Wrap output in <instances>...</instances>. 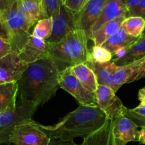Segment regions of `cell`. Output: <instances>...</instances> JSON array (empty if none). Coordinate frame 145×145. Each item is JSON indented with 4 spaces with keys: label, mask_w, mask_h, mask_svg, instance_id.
<instances>
[{
    "label": "cell",
    "mask_w": 145,
    "mask_h": 145,
    "mask_svg": "<svg viewBox=\"0 0 145 145\" xmlns=\"http://www.w3.org/2000/svg\"><path fill=\"white\" fill-rule=\"evenodd\" d=\"M42 2L47 18L57 15L63 5L62 0H42Z\"/></svg>",
    "instance_id": "4316f807"
},
{
    "label": "cell",
    "mask_w": 145,
    "mask_h": 145,
    "mask_svg": "<svg viewBox=\"0 0 145 145\" xmlns=\"http://www.w3.org/2000/svg\"><path fill=\"white\" fill-rule=\"evenodd\" d=\"M138 142L142 144H145V127H141L139 130Z\"/></svg>",
    "instance_id": "f35d334b"
},
{
    "label": "cell",
    "mask_w": 145,
    "mask_h": 145,
    "mask_svg": "<svg viewBox=\"0 0 145 145\" xmlns=\"http://www.w3.org/2000/svg\"><path fill=\"white\" fill-rule=\"evenodd\" d=\"M89 40L84 31L74 30L59 42L48 43V57L56 64L60 71L68 67L86 63L90 59Z\"/></svg>",
    "instance_id": "3957f363"
},
{
    "label": "cell",
    "mask_w": 145,
    "mask_h": 145,
    "mask_svg": "<svg viewBox=\"0 0 145 145\" xmlns=\"http://www.w3.org/2000/svg\"><path fill=\"white\" fill-rule=\"evenodd\" d=\"M1 145H13V144H1Z\"/></svg>",
    "instance_id": "60d3db41"
},
{
    "label": "cell",
    "mask_w": 145,
    "mask_h": 145,
    "mask_svg": "<svg viewBox=\"0 0 145 145\" xmlns=\"http://www.w3.org/2000/svg\"><path fill=\"white\" fill-rule=\"evenodd\" d=\"M0 38L11 42V35L5 23L0 17Z\"/></svg>",
    "instance_id": "1f68e13d"
},
{
    "label": "cell",
    "mask_w": 145,
    "mask_h": 145,
    "mask_svg": "<svg viewBox=\"0 0 145 145\" xmlns=\"http://www.w3.org/2000/svg\"><path fill=\"white\" fill-rule=\"evenodd\" d=\"M60 72L49 57L29 64L18 83V101L39 107L50 100L60 88Z\"/></svg>",
    "instance_id": "6da1fadb"
},
{
    "label": "cell",
    "mask_w": 145,
    "mask_h": 145,
    "mask_svg": "<svg viewBox=\"0 0 145 145\" xmlns=\"http://www.w3.org/2000/svg\"><path fill=\"white\" fill-rule=\"evenodd\" d=\"M130 16H139L145 18V0H140L132 9L127 11L126 17Z\"/></svg>",
    "instance_id": "83f0119b"
},
{
    "label": "cell",
    "mask_w": 145,
    "mask_h": 145,
    "mask_svg": "<svg viewBox=\"0 0 145 145\" xmlns=\"http://www.w3.org/2000/svg\"><path fill=\"white\" fill-rule=\"evenodd\" d=\"M48 145H79L75 143L73 140H62L50 137L49 144ZM81 145V144H80Z\"/></svg>",
    "instance_id": "d6a6232c"
},
{
    "label": "cell",
    "mask_w": 145,
    "mask_h": 145,
    "mask_svg": "<svg viewBox=\"0 0 145 145\" xmlns=\"http://www.w3.org/2000/svg\"><path fill=\"white\" fill-rule=\"evenodd\" d=\"M133 112H135L137 114L140 115V116L145 117V106L143 105H139L137 107H135V108L131 109Z\"/></svg>",
    "instance_id": "8d00e7d4"
},
{
    "label": "cell",
    "mask_w": 145,
    "mask_h": 145,
    "mask_svg": "<svg viewBox=\"0 0 145 145\" xmlns=\"http://www.w3.org/2000/svg\"><path fill=\"white\" fill-rule=\"evenodd\" d=\"M96 99L97 106L104 112L108 119L113 120L124 115L126 107L123 106L113 89L109 86L99 84L96 91Z\"/></svg>",
    "instance_id": "ba28073f"
},
{
    "label": "cell",
    "mask_w": 145,
    "mask_h": 145,
    "mask_svg": "<svg viewBox=\"0 0 145 145\" xmlns=\"http://www.w3.org/2000/svg\"><path fill=\"white\" fill-rule=\"evenodd\" d=\"M124 115L130 119H131L139 127H145V117L137 114L135 112H133L131 109H129L127 108H125V109Z\"/></svg>",
    "instance_id": "f1b7e54d"
},
{
    "label": "cell",
    "mask_w": 145,
    "mask_h": 145,
    "mask_svg": "<svg viewBox=\"0 0 145 145\" xmlns=\"http://www.w3.org/2000/svg\"><path fill=\"white\" fill-rule=\"evenodd\" d=\"M12 51V45L8 40L0 38V59L8 55Z\"/></svg>",
    "instance_id": "4dcf8cb0"
},
{
    "label": "cell",
    "mask_w": 145,
    "mask_h": 145,
    "mask_svg": "<svg viewBox=\"0 0 145 145\" xmlns=\"http://www.w3.org/2000/svg\"><path fill=\"white\" fill-rule=\"evenodd\" d=\"M137 39L129 35L121 28L115 35L110 37L101 46L108 50L113 56H116L120 51L131 45Z\"/></svg>",
    "instance_id": "7402d4cb"
},
{
    "label": "cell",
    "mask_w": 145,
    "mask_h": 145,
    "mask_svg": "<svg viewBox=\"0 0 145 145\" xmlns=\"http://www.w3.org/2000/svg\"><path fill=\"white\" fill-rule=\"evenodd\" d=\"M143 78H145V57L141 59L140 72H139L137 80H140V79H143Z\"/></svg>",
    "instance_id": "d590c367"
},
{
    "label": "cell",
    "mask_w": 145,
    "mask_h": 145,
    "mask_svg": "<svg viewBox=\"0 0 145 145\" xmlns=\"http://www.w3.org/2000/svg\"><path fill=\"white\" fill-rule=\"evenodd\" d=\"M50 137L33 119L21 122L14 128L9 138L13 145H48Z\"/></svg>",
    "instance_id": "8992f818"
},
{
    "label": "cell",
    "mask_w": 145,
    "mask_h": 145,
    "mask_svg": "<svg viewBox=\"0 0 145 145\" xmlns=\"http://www.w3.org/2000/svg\"><path fill=\"white\" fill-rule=\"evenodd\" d=\"M52 25L53 21L52 17L40 20L35 24L32 35L38 38L47 40L52 33Z\"/></svg>",
    "instance_id": "d4e9b609"
},
{
    "label": "cell",
    "mask_w": 145,
    "mask_h": 145,
    "mask_svg": "<svg viewBox=\"0 0 145 145\" xmlns=\"http://www.w3.org/2000/svg\"><path fill=\"white\" fill-rule=\"evenodd\" d=\"M121 28L130 36L140 38L145 30V18L139 16L126 17Z\"/></svg>",
    "instance_id": "cb8c5ba5"
},
{
    "label": "cell",
    "mask_w": 145,
    "mask_h": 145,
    "mask_svg": "<svg viewBox=\"0 0 145 145\" xmlns=\"http://www.w3.org/2000/svg\"><path fill=\"white\" fill-rule=\"evenodd\" d=\"M90 58L95 62L104 63L112 61L113 55L104 47L101 45H94L90 51Z\"/></svg>",
    "instance_id": "484cf974"
},
{
    "label": "cell",
    "mask_w": 145,
    "mask_h": 145,
    "mask_svg": "<svg viewBox=\"0 0 145 145\" xmlns=\"http://www.w3.org/2000/svg\"><path fill=\"white\" fill-rule=\"evenodd\" d=\"M145 57V36L139 38L131 45L120 51L112 59L118 66L129 65Z\"/></svg>",
    "instance_id": "5bb4252c"
},
{
    "label": "cell",
    "mask_w": 145,
    "mask_h": 145,
    "mask_svg": "<svg viewBox=\"0 0 145 145\" xmlns=\"http://www.w3.org/2000/svg\"><path fill=\"white\" fill-rule=\"evenodd\" d=\"M107 0H87L77 13L76 28L82 30L91 40L92 28L101 14Z\"/></svg>",
    "instance_id": "8fae6325"
},
{
    "label": "cell",
    "mask_w": 145,
    "mask_h": 145,
    "mask_svg": "<svg viewBox=\"0 0 145 145\" xmlns=\"http://www.w3.org/2000/svg\"><path fill=\"white\" fill-rule=\"evenodd\" d=\"M71 67L73 73L82 84L91 91L96 93L99 86V82L92 69L85 63L79 64Z\"/></svg>",
    "instance_id": "603a6c76"
},
{
    "label": "cell",
    "mask_w": 145,
    "mask_h": 145,
    "mask_svg": "<svg viewBox=\"0 0 145 145\" xmlns=\"http://www.w3.org/2000/svg\"><path fill=\"white\" fill-rule=\"evenodd\" d=\"M112 121L116 145H126L130 142H138L139 127L131 119L123 115Z\"/></svg>",
    "instance_id": "7c38bea8"
},
{
    "label": "cell",
    "mask_w": 145,
    "mask_h": 145,
    "mask_svg": "<svg viewBox=\"0 0 145 145\" xmlns=\"http://www.w3.org/2000/svg\"><path fill=\"white\" fill-rule=\"evenodd\" d=\"M126 16H123L103 24L92 34L91 40L93 41L94 45H102L110 37L118 32Z\"/></svg>",
    "instance_id": "d6986e66"
},
{
    "label": "cell",
    "mask_w": 145,
    "mask_h": 145,
    "mask_svg": "<svg viewBox=\"0 0 145 145\" xmlns=\"http://www.w3.org/2000/svg\"><path fill=\"white\" fill-rule=\"evenodd\" d=\"M142 36H145V30H144V33H143V34H142ZM142 36H141V37H142Z\"/></svg>",
    "instance_id": "ab89813d"
},
{
    "label": "cell",
    "mask_w": 145,
    "mask_h": 145,
    "mask_svg": "<svg viewBox=\"0 0 145 145\" xmlns=\"http://www.w3.org/2000/svg\"><path fill=\"white\" fill-rule=\"evenodd\" d=\"M0 17L9 31L12 50L19 53L32 34L30 31L33 25L19 9L18 0H16Z\"/></svg>",
    "instance_id": "277c9868"
},
{
    "label": "cell",
    "mask_w": 145,
    "mask_h": 145,
    "mask_svg": "<svg viewBox=\"0 0 145 145\" xmlns=\"http://www.w3.org/2000/svg\"><path fill=\"white\" fill-rule=\"evenodd\" d=\"M59 86L70 93L79 105L98 106L96 93L91 91L76 78L71 67H68L60 72Z\"/></svg>",
    "instance_id": "52a82bcc"
},
{
    "label": "cell",
    "mask_w": 145,
    "mask_h": 145,
    "mask_svg": "<svg viewBox=\"0 0 145 145\" xmlns=\"http://www.w3.org/2000/svg\"><path fill=\"white\" fill-rule=\"evenodd\" d=\"M62 1L65 7L74 12L78 13L82 9L87 0H62Z\"/></svg>",
    "instance_id": "f546056e"
},
{
    "label": "cell",
    "mask_w": 145,
    "mask_h": 145,
    "mask_svg": "<svg viewBox=\"0 0 145 145\" xmlns=\"http://www.w3.org/2000/svg\"><path fill=\"white\" fill-rule=\"evenodd\" d=\"M141 59L129 65L118 66L114 76V91L117 92L123 84L137 81L140 69Z\"/></svg>",
    "instance_id": "e0dca14e"
},
{
    "label": "cell",
    "mask_w": 145,
    "mask_h": 145,
    "mask_svg": "<svg viewBox=\"0 0 145 145\" xmlns=\"http://www.w3.org/2000/svg\"><path fill=\"white\" fill-rule=\"evenodd\" d=\"M18 86L17 82L0 84V113L15 108Z\"/></svg>",
    "instance_id": "44dd1931"
},
{
    "label": "cell",
    "mask_w": 145,
    "mask_h": 145,
    "mask_svg": "<svg viewBox=\"0 0 145 145\" xmlns=\"http://www.w3.org/2000/svg\"><path fill=\"white\" fill-rule=\"evenodd\" d=\"M127 12L123 0H107L100 17L92 28L91 36L103 24L123 16H126Z\"/></svg>",
    "instance_id": "2e32d148"
},
{
    "label": "cell",
    "mask_w": 145,
    "mask_h": 145,
    "mask_svg": "<svg viewBox=\"0 0 145 145\" xmlns=\"http://www.w3.org/2000/svg\"><path fill=\"white\" fill-rule=\"evenodd\" d=\"M28 65L23 61L18 52L11 51L0 59V84L17 82L22 77Z\"/></svg>",
    "instance_id": "30bf717a"
},
{
    "label": "cell",
    "mask_w": 145,
    "mask_h": 145,
    "mask_svg": "<svg viewBox=\"0 0 145 145\" xmlns=\"http://www.w3.org/2000/svg\"><path fill=\"white\" fill-rule=\"evenodd\" d=\"M52 31L50 36L46 40L48 43L59 42L71 31L77 29V13L71 11L64 5L61 7L59 14L52 17Z\"/></svg>",
    "instance_id": "9c48e42d"
},
{
    "label": "cell",
    "mask_w": 145,
    "mask_h": 145,
    "mask_svg": "<svg viewBox=\"0 0 145 145\" xmlns=\"http://www.w3.org/2000/svg\"><path fill=\"white\" fill-rule=\"evenodd\" d=\"M18 6L33 25L40 20L47 18L42 0H18Z\"/></svg>",
    "instance_id": "ffe728a7"
},
{
    "label": "cell",
    "mask_w": 145,
    "mask_h": 145,
    "mask_svg": "<svg viewBox=\"0 0 145 145\" xmlns=\"http://www.w3.org/2000/svg\"><path fill=\"white\" fill-rule=\"evenodd\" d=\"M108 118L99 106L79 105L53 125L38 126L50 137L62 140H74L77 137L85 139L103 127Z\"/></svg>",
    "instance_id": "7a4b0ae2"
},
{
    "label": "cell",
    "mask_w": 145,
    "mask_h": 145,
    "mask_svg": "<svg viewBox=\"0 0 145 145\" xmlns=\"http://www.w3.org/2000/svg\"><path fill=\"white\" fill-rule=\"evenodd\" d=\"M123 1L126 9H127V11H128L132 9L139 2L140 0H123Z\"/></svg>",
    "instance_id": "e575fe53"
},
{
    "label": "cell",
    "mask_w": 145,
    "mask_h": 145,
    "mask_svg": "<svg viewBox=\"0 0 145 145\" xmlns=\"http://www.w3.org/2000/svg\"><path fill=\"white\" fill-rule=\"evenodd\" d=\"M81 145H116L113 134V121L107 119L99 130L84 139Z\"/></svg>",
    "instance_id": "ac0fdd59"
},
{
    "label": "cell",
    "mask_w": 145,
    "mask_h": 145,
    "mask_svg": "<svg viewBox=\"0 0 145 145\" xmlns=\"http://www.w3.org/2000/svg\"><path fill=\"white\" fill-rule=\"evenodd\" d=\"M48 46L45 40L38 38L31 34L28 41L18 55L23 61L29 65L48 57Z\"/></svg>",
    "instance_id": "4fadbf2b"
},
{
    "label": "cell",
    "mask_w": 145,
    "mask_h": 145,
    "mask_svg": "<svg viewBox=\"0 0 145 145\" xmlns=\"http://www.w3.org/2000/svg\"><path fill=\"white\" fill-rule=\"evenodd\" d=\"M16 0H0V16Z\"/></svg>",
    "instance_id": "836d02e7"
},
{
    "label": "cell",
    "mask_w": 145,
    "mask_h": 145,
    "mask_svg": "<svg viewBox=\"0 0 145 145\" xmlns=\"http://www.w3.org/2000/svg\"><path fill=\"white\" fill-rule=\"evenodd\" d=\"M139 101H140V105L145 106V87L142 88L139 90L138 95H137Z\"/></svg>",
    "instance_id": "74e56055"
},
{
    "label": "cell",
    "mask_w": 145,
    "mask_h": 145,
    "mask_svg": "<svg viewBox=\"0 0 145 145\" xmlns=\"http://www.w3.org/2000/svg\"><path fill=\"white\" fill-rule=\"evenodd\" d=\"M85 64L94 72L99 84L109 86L114 91L113 79L115 74L118 68V65L112 61L101 63L95 62L91 58Z\"/></svg>",
    "instance_id": "9a60e30c"
},
{
    "label": "cell",
    "mask_w": 145,
    "mask_h": 145,
    "mask_svg": "<svg viewBox=\"0 0 145 145\" xmlns=\"http://www.w3.org/2000/svg\"><path fill=\"white\" fill-rule=\"evenodd\" d=\"M38 106L17 101L15 108L0 113V145L11 144L9 138L14 128L21 122L32 119Z\"/></svg>",
    "instance_id": "5b68a950"
}]
</instances>
